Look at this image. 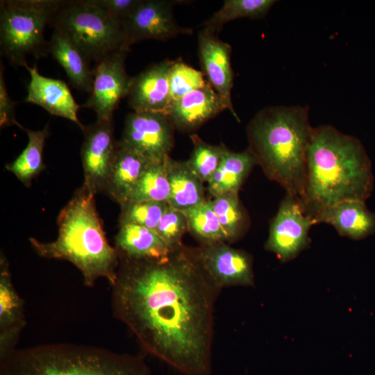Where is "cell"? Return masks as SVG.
Masks as SVG:
<instances>
[{
  "label": "cell",
  "mask_w": 375,
  "mask_h": 375,
  "mask_svg": "<svg viewBox=\"0 0 375 375\" xmlns=\"http://www.w3.org/2000/svg\"><path fill=\"white\" fill-rule=\"evenodd\" d=\"M231 47L206 29L198 35V53L208 81L222 98L226 109L240 122L231 100L233 72L231 62Z\"/></svg>",
  "instance_id": "cell-14"
},
{
  "label": "cell",
  "mask_w": 375,
  "mask_h": 375,
  "mask_svg": "<svg viewBox=\"0 0 375 375\" xmlns=\"http://www.w3.org/2000/svg\"><path fill=\"white\" fill-rule=\"evenodd\" d=\"M211 201L228 242L241 238L249 227L250 219L238 193H227Z\"/></svg>",
  "instance_id": "cell-28"
},
{
  "label": "cell",
  "mask_w": 375,
  "mask_h": 375,
  "mask_svg": "<svg viewBox=\"0 0 375 375\" xmlns=\"http://www.w3.org/2000/svg\"><path fill=\"white\" fill-rule=\"evenodd\" d=\"M314 224L300 199L286 193L271 221L265 249L275 253L282 262L290 261L309 247V231Z\"/></svg>",
  "instance_id": "cell-8"
},
{
  "label": "cell",
  "mask_w": 375,
  "mask_h": 375,
  "mask_svg": "<svg viewBox=\"0 0 375 375\" xmlns=\"http://www.w3.org/2000/svg\"><path fill=\"white\" fill-rule=\"evenodd\" d=\"M174 129L165 113L133 111L126 117L118 142L151 161L163 160L169 157L173 147Z\"/></svg>",
  "instance_id": "cell-9"
},
{
  "label": "cell",
  "mask_w": 375,
  "mask_h": 375,
  "mask_svg": "<svg viewBox=\"0 0 375 375\" xmlns=\"http://www.w3.org/2000/svg\"><path fill=\"white\" fill-rule=\"evenodd\" d=\"M0 49L14 66L28 65L26 58L48 54L44 29L60 5V0L0 1Z\"/></svg>",
  "instance_id": "cell-7"
},
{
  "label": "cell",
  "mask_w": 375,
  "mask_h": 375,
  "mask_svg": "<svg viewBox=\"0 0 375 375\" xmlns=\"http://www.w3.org/2000/svg\"><path fill=\"white\" fill-rule=\"evenodd\" d=\"M115 241L118 254L132 259H159L171 251L155 230L133 224L120 226Z\"/></svg>",
  "instance_id": "cell-22"
},
{
  "label": "cell",
  "mask_w": 375,
  "mask_h": 375,
  "mask_svg": "<svg viewBox=\"0 0 375 375\" xmlns=\"http://www.w3.org/2000/svg\"><path fill=\"white\" fill-rule=\"evenodd\" d=\"M315 222L328 224L340 235L355 240L375 233V213L368 209L364 201L349 200L338 203L323 211Z\"/></svg>",
  "instance_id": "cell-19"
},
{
  "label": "cell",
  "mask_w": 375,
  "mask_h": 375,
  "mask_svg": "<svg viewBox=\"0 0 375 375\" xmlns=\"http://www.w3.org/2000/svg\"><path fill=\"white\" fill-rule=\"evenodd\" d=\"M28 141L22 152L12 162L6 165V169L12 172L26 187L45 168L43 151L49 135V124L42 129L33 131L24 128Z\"/></svg>",
  "instance_id": "cell-25"
},
{
  "label": "cell",
  "mask_w": 375,
  "mask_h": 375,
  "mask_svg": "<svg viewBox=\"0 0 375 375\" xmlns=\"http://www.w3.org/2000/svg\"><path fill=\"white\" fill-rule=\"evenodd\" d=\"M374 188L372 164L360 141L335 127L313 128L307 150V174L299 199L315 222L325 210L344 201H364Z\"/></svg>",
  "instance_id": "cell-2"
},
{
  "label": "cell",
  "mask_w": 375,
  "mask_h": 375,
  "mask_svg": "<svg viewBox=\"0 0 375 375\" xmlns=\"http://www.w3.org/2000/svg\"><path fill=\"white\" fill-rule=\"evenodd\" d=\"M226 110L222 98L208 83L172 102L167 115L174 128L192 131Z\"/></svg>",
  "instance_id": "cell-18"
},
{
  "label": "cell",
  "mask_w": 375,
  "mask_h": 375,
  "mask_svg": "<svg viewBox=\"0 0 375 375\" xmlns=\"http://www.w3.org/2000/svg\"><path fill=\"white\" fill-rule=\"evenodd\" d=\"M4 67L1 62L0 67V126L5 128L17 126L24 130L23 127L15 118V106L10 97L4 79Z\"/></svg>",
  "instance_id": "cell-34"
},
{
  "label": "cell",
  "mask_w": 375,
  "mask_h": 375,
  "mask_svg": "<svg viewBox=\"0 0 375 375\" xmlns=\"http://www.w3.org/2000/svg\"><path fill=\"white\" fill-rule=\"evenodd\" d=\"M178 1L142 0L134 12L122 20L128 45L145 40L165 41L178 35H190L192 28L179 26L173 15Z\"/></svg>",
  "instance_id": "cell-12"
},
{
  "label": "cell",
  "mask_w": 375,
  "mask_h": 375,
  "mask_svg": "<svg viewBox=\"0 0 375 375\" xmlns=\"http://www.w3.org/2000/svg\"><path fill=\"white\" fill-rule=\"evenodd\" d=\"M48 53L62 67L72 85L90 93L94 69L84 52L63 32L54 29L48 42Z\"/></svg>",
  "instance_id": "cell-20"
},
{
  "label": "cell",
  "mask_w": 375,
  "mask_h": 375,
  "mask_svg": "<svg viewBox=\"0 0 375 375\" xmlns=\"http://www.w3.org/2000/svg\"><path fill=\"white\" fill-rule=\"evenodd\" d=\"M171 64L169 60H163L132 78L127 97L133 111L167 115L172 103L169 84Z\"/></svg>",
  "instance_id": "cell-15"
},
{
  "label": "cell",
  "mask_w": 375,
  "mask_h": 375,
  "mask_svg": "<svg viewBox=\"0 0 375 375\" xmlns=\"http://www.w3.org/2000/svg\"><path fill=\"white\" fill-rule=\"evenodd\" d=\"M170 186L169 205L184 211L200 203L204 197L203 182L194 173L186 161L169 157L167 162Z\"/></svg>",
  "instance_id": "cell-23"
},
{
  "label": "cell",
  "mask_w": 375,
  "mask_h": 375,
  "mask_svg": "<svg viewBox=\"0 0 375 375\" xmlns=\"http://www.w3.org/2000/svg\"><path fill=\"white\" fill-rule=\"evenodd\" d=\"M256 160L247 149L242 152L229 150L208 182V190L215 198L227 193H238L241 186L249 175Z\"/></svg>",
  "instance_id": "cell-24"
},
{
  "label": "cell",
  "mask_w": 375,
  "mask_h": 375,
  "mask_svg": "<svg viewBox=\"0 0 375 375\" xmlns=\"http://www.w3.org/2000/svg\"><path fill=\"white\" fill-rule=\"evenodd\" d=\"M197 248L205 270L220 289L254 285L252 258L244 251L226 242L201 244Z\"/></svg>",
  "instance_id": "cell-13"
},
{
  "label": "cell",
  "mask_w": 375,
  "mask_h": 375,
  "mask_svg": "<svg viewBox=\"0 0 375 375\" xmlns=\"http://www.w3.org/2000/svg\"><path fill=\"white\" fill-rule=\"evenodd\" d=\"M151 161L117 142L114 162L104 192L119 205L131 192Z\"/></svg>",
  "instance_id": "cell-21"
},
{
  "label": "cell",
  "mask_w": 375,
  "mask_h": 375,
  "mask_svg": "<svg viewBox=\"0 0 375 375\" xmlns=\"http://www.w3.org/2000/svg\"><path fill=\"white\" fill-rule=\"evenodd\" d=\"M129 49L115 51L97 62L94 68L92 90L81 106L94 111L97 121H111L121 99L127 97L132 78L125 69Z\"/></svg>",
  "instance_id": "cell-10"
},
{
  "label": "cell",
  "mask_w": 375,
  "mask_h": 375,
  "mask_svg": "<svg viewBox=\"0 0 375 375\" xmlns=\"http://www.w3.org/2000/svg\"><path fill=\"white\" fill-rule=\"evenodd\" d=\"M0 375H151V372L142 356L53 343L15 349L0 359Z\"/></svg>",
  "instance_id": "cell-5"
},
{
  "label": "cell",
  "mask_w": 375,
  "mask_h": 375,
  "mask_svg": "<svg viewBox=\"0 0 375 375\" xmlns=\"http://www.w3.org/2000/svg\"><path fill=\"white\" fill-rule=\"evenodd\" d=\"M92 1L110 15L124 20L134 12L142 0H92Z\"/></svg>",
  "instance_id": "cell-35"
},
{
  "label": "cell",
  "mask_w": 375,
  "mask_h": 375,
  "mask_svg": "<svg viewBox=\"0 0 375 375\" xmlns=\"http://www.w3.org/2000/svg\"><path fill=\"white\" fill-rule=\"evenodd\" d=\"M81 156L84 171L83 185L92 194L104 192L117 147L111 121L83 126Z\"/></svg>",
  "instance_id": "cell-11"
},
{
  "label": "cell",
  "mask_w": 375,
  "mask_h": 375,
  "mask_svg": "<svg viewBox=\"0 0 375 375\" xmlns=\"http://www.w3.org/2000/svg\"><path fill=\"white\" fill-rule=\"evenodd\" d=\"M119 260L111 285L113 316L149 354L184 375H210L220 288L205 270L198 248L183 244L159 259L119 255Z\"/></svg>",
  "instance_id": "cell-1"
},
{
  "label": "cell",
  "mask_w": 375,
  "mask_h": 375,
  "mask_svg": "<svg viewBox=\"0 0 375 375\" xmlns=\"http://www.w3.org/2000/svg\"><path fill=\"white\" fill-rule=\"evenodd\" d=\"M57 222L56 240L44 242L29 238L37 254L70 262L81 272L87 287H93L99 278H105L112 285L117 276L119 255L106 239L94 195L82 185L61 210Z\"/></svg>",
  "instance_id": "cell-4"
},
{
  "label": "cell",
  "mask_w": 375,
  "mask_h": 375,
  "mask_svg": "<svg viewBox=\"0 0 375 375\" xmlns=\"http://www.w3.org/2000/svg\"><path fill=\"white\" fill-rule=\"evenodd\" d=\"M168 158L150 162L133 188L128 201L169 202L170 186L167 168Z\"/></svg>",
  "instance_id": "cell-27"
},
{
  "label": "cell",
  "mask_w": 375,
  "mask_h": 375,
  "mask_svg": "<svg viewBox=\"0 0 375 375\" xmlns=\"http://www.w3.org/2000/svg\"><path fill=\"white\" fill-rule=\"evenodd\" d=\"M155 231L171 250L182 246L183 237L188 231L184 212L169 206Z\"/></svg>",
  "instance_id": "cell-33"
},
{
  "label": "cell",
  "mask_w": 375,
  "mask_h": 375,
  "mask_svg": "<svg viewBox=\"0 0 375 375\" xmlns=\"http://www.w3.org/2000/svg\"><path fill=\"white\" fill-rule=\"evenodd\" d=\"M305 106L262 109L247 126V149L267 178L300 199L307 174V150L313 127Z\"/></svg>",
  "instance_id": "cell-3"
},
{
  "label": "cell",
  "mask_w": 375,
  "mask_h": 375,
  "mask_svg": "<svg viewBox=\"0 0 375 375\" xmlns=\"http://www.w3.org/2000/svg\"><path fill=\"white\" fill-rule=\"evenodd\" d=\"M121 208L119 226L133 224L155 230L169 205L160 201H127Z\"/></svg>",
  "instance_id": "cell-31"
},
{
  "label": "cell",
  "mask_w": 375,
  "mask_h": 375,
  "mask_svg": "<svg viewBox=\"0 0 375 375\" xmlns=\"http://www.w3.org/2000/svg\"><path fill=\"white\" fill-rule=\"evenodd\" d=\"M26 326L23 300L12 282L9 264L3 254L0 258V359L16 349Z\"/></svg>",
  "instance_id": "cell-16"
},
{
  "label": "cell",
  "mask_w": 375,
  "mask_h": 375,
  "mask_svg": "<svg viewBox=\"0 0 375 375\" xmlns=\"http://www.w3.org/2000/svg\"><path fill=\"white\" fill-rule=\"evenodd\" d=\"M193 149L188 165L194 173L203 182H208L228 150L224 145H212L202 140L199 135H190Z\"/></svg>",
  "instance_id": "cell-30"
},
{
  "label": "cell",
  "mask_w": 375,
  "mask_h": 375,
  "mask_svg": "<svg viewBox=\"0 0 375 375\" xmlns=\"http://www.w3.org/2000/svg\"><path fill=\"white\" fill-rule=\"evenodd\" d=\"M30 74L28 94L25 101L41 106L52 115L67 119L82 129L77 112L81 107L75 101L67 85L60 79L41 75L36 65H25Z\"/></svg>",
  "instance_id": "cell-17"
},
{
  "label": "cell",
  "mask_w": 375,
  "mask_h": 375,
  "mask_svg": "<svg viewBox=\"0 0 375 375\" xmlns=\"http://www.w3.org/2000/svg\"><path fill=\"white\" fill-rule=\"evenodd\" d=\"M208 83L203 74L182 61H172L169 84L172 102Z\"/></svg>",
  "instance_id": "cell-32"
},
{
  "label": "cell",
  "mask_w": 375,
  "mask_h": 375,
  "mask_svg": "<svg viewBox=\"0 0 375 375\" xmlns=\"http://www.w3.org/2000/svg\"><path fill=\"white\" fill-rule=\"evenodd\" d=\"M275 2L274 0H226L222 7L203 23V28L215 33L224 24L235 19L262 18Z\"/></svg>",
  "instance_id": "cell-29"
},
{
  "label": "cell",
  "mask_w": 375,
  "mask_h": 375,
  "mask_svg": "<svg viewBox=\"0 0 375 375\" xmlns=\"http://www.w3.org/2000/svg\"><path fill=\"white\" fill-rule=\"evenodd\" d=\"M183 212L187 219L188 231L201 244L228 242L211 200L205 199Z\"/></svg>",
  "instance_id": "cell-26"
},
{
  "label": "cell",
  "mask_w": 375,
  "mask_h": 375,
  "mask_svg": "<svg viewBox=\"0 0 375 375\" xmlns=\"http://www.w3.org/2000/svg\"><path fill=\"white\" fill-rule=\"evenodd\" d=\"M65 33L92 61L129 49L122 20L97 6L92 0L62 1L50 24Z\"/></svg>",
  "instance_id": "cell-6"
}]
</instances>
